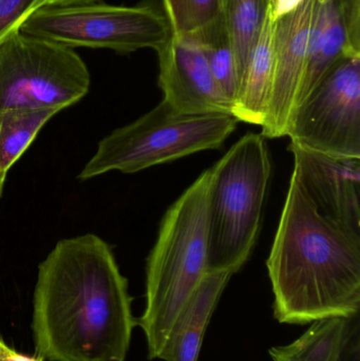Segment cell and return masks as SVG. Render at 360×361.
<instances>
[{"mask_svg":"<svg viewBox=\"0 0 360 361\" xmlns=\"http://www.w3.org/2000/svg\"><path fill=\"white\" fill-rule=\"evenodd\" d=\"M0 361H44L37 355H25L8 347L0 337Z\"/></svg>","mask_w":360,"mask_h":361,"instance_id":"603a6c76","label":"cell"},{"mask_svg":"<svg viewBox=\"0 0 360 361\" xmlns=\"http://www.w3.org/2000/svg\"><path fill=\"white\" fill-rule=\"evenodd\" d=\"M173 33L190 34L219 13V0H162Z\"/></svg>","mask_w":360,"mask_h":361,"instance_id":"d6986e66","label":"cell"},{"mask_svg":"<svg viewBox=\"0 0 360 361\" xmlns=\"http://www.w3.org/2000/svg\"><path fill=\"white\" fill-rule=\"evenodd\" d=\"M232 277V273L216 271L203 278L178 326L173 361L199 360L207 326Z\"/></svg>","mask_w":360,"mask_h":361,"instance_id":"9a60e30c","label":"cell"},{"mask_svg":"<svg viewBox=\"0 0 360 361\" xmlns=\"http://www.w3.org/2000/svg\"><path fill=\"white\" fill-rule=\"evenodd\" d=\"M232 114H186L162 101L139 120L104 137L78 180L109 171L135 173L196 152L218 149L236 129Z\"/></svg>","mask_w":360,"mask_h":361,"instance_id":"5b68a950","label":"cell"},{"mask_svg":"<svg viewBox=\"0 0 360 361\" xmlns=\"http://www.w3.org/2000/svg\"><path fill=\"white\" fill-rule=\"evenodd\" d=\"M6 175L0 171V197H1L2 191H4V180H6Z\"/></svg>","mask_w":360,"mask_h":361,"instance_id":"d4e9b609","label":"cell"},{"mask_svg":"<svg viewBox=\"0 0 360 361\" xmlns=\"http://www.w3.org/2000/svg\"><path fill=\"white\" fill-rule=\"evenodd\" d=\"M61 110L54 108L12 110L0 116V171L8 173L40 129Z\"/></svg>","mask_w":360,"mask_h":361,"instance_id":"ac0fdd59","label":"cell"},{"mask_svg":"<svg viewBox=\"0 0 360 361\" xmlns=\"http://www.w3.org/2000/svg\"><path fill=\"white\" fill-rule=\"evenodd\" d=\"M90 74L72 48L23 33L0 40V116L12 110H63L88 93Z\"/></svg>","mask_w":360,"mask_h":361,"instance_id":"8992f818","label":"cell"},{"mask_svg":"<svg viewBox=\"0 0 360 361\" xmlns=\"http://www.w3.org/2000/svg\"><path fill=\"white\" fill-rule=\"evenodd\" d=\"M293 177L317 212L360 235V159L336 158L290 144Z\"/></svg>","mask_w":360,"mask_h":361,"instance_id":"8fae6325","label":"cell"},{"mask_svg":"<svg viewBox=\"0 0 360 361\" xmlns=\"http://www.w3.org/2000/svg\"><path fill=\"white\" fill-rule=\"evenodd\" d=\"M19 30L69 48H103L118 53L147 48L160 50L173 33L164 8L151 1L135 6L103 2L42 6L21 23Z\"/></svg>","mask_w":360,"mask_h":361,"instance_id":"52a82bcc","label":"cell"},{"mask_svg":"<svg viewBox=\"0 0 360 361\" xmlns=\"http://www.w3.org/2000/svg\"><path fill=\"white\" fill-rule=\"evenodd\" d=\"M351 46L360 52V0H340Z\"/></svg>","mask_w":360,"mask_h":361,"instance_id":"44dd1931","label":"cell"},{"mask_svg":"<svg viewBox=\"0 0 360 361\" xmlns=\"http://www.w3.org/2000/svg\"><path fill=\"white\" fill-rule=\"evenodd\" d=\"M42 6L44 0H0V40Z\"/></svg>","mask_w":360,"mask_h":361,"instance_id":"ffe728a7","label":"cell"},{"mask_svg":"<svg viewBox=\"0 0 360 361\" xmlns=\"http://www.w3.org/2000/svg\"><path fill=\"white\" fill-rule=\"evenodd\" d=\"M321 0H304L293 12L275 21L274 72L262 137L287 135L306 67L309 42Z\"/></svg>","mask_w":360,"mask_h":361,"instance_id":"9c48e42d","label":"cell"},{"mask_svg":"<svg viewBox=\"0 0 360 361\" xmlns=\"http://www.w3.org/2000/svg\"><path fill=\"white\" fill-rule=\"evenodd\" d=\"M287 135L304 149L360 159V54L340 59L296 106Z\"/></svg>","mask_w":360,"mask_h":361,"instance_id":"ba28073f","label":"cell"},{"mask_svg":"<svg viewBox=\"0 0 360 361\" xmlns=\"http://www.w3.org/2000/svg\"><path fill=\"white\" fill-rule=\"evenodd\" d=\"M351 54L360 52L352 48L349 40L342 1L321 0L295 107L310 95L340 59Z\"/></svg>","mask_w":360,"mask_h":361,"instance_id":"4fadbf2b","label":"cell"},{"mask_svg":"<svg viewBox=\"0 0 360 361\" xmlns=\"http://www.w3.org/2000/svg\"><path fill=\"white\" fill-rule=\"evenodd\" d=\"M95 2H101V0H44L42 6H74L95 4Z\"/></svg>","mask_w":360,"mask_h":361,"instance_id":"cb8c5ba5","label":"cell"},{"mask_svg":"<svg viewBox=\"0 0 360 361\" xmlns=\"http://www.w3.org/2000/svg\"><path fill=\"white\" fill-rule=\"evenodd\" d=\"M192 34L202 49L218 87L232 104L234 109L240 89V80L232 42L220 13Z\"/></svg>","mask_w":360,"mask_h":361,"instance_id":"e0dca14e","label":"cell"},{"mask_svg":"<svg viewBox=\"0 0 360 361\" xmlns=\"http://www.w3.org/2000/svg\"><path fill=\"white\" fill-rule=\"evenodd\" d=\"M209 169L167 210L146 269V305L137 319L148 360L173 361L175 334L192 295L207 274Z\"/></svg>","mask_w":360,"mask_h":361,"instance_id":"3957f363","label":"cell"},{"mask_svg":"<svg viewBox=\"0 0 360 361\" xmlns=\"http://www.w3.org/2000/svg\"><path fill=\"white\" fill-rule=\"evenodd\" d=\"M302 2L304 0H270L268 15L275 23L281 17L293 12Z\"/></svg>","mask_w":360,"mask_h":361,"instance_id":"7402d4cb","label":"cell"},{"mask_svg":"<svg viewBox=\"0 0 360 361\" xmlns=\"http://www.w3.org/2000/svg\"><path fill=\"white\" fill-rule=\"evenodd\" d=\"M271 177L266 140L247 133L209 169L207 273L236 274L257 241Z\"/></svg>","mask_w":360,"mask_h":361,"instance_id":"277c9868","label":"cell"},{"mask_svg":"<svg viewBox=\"0 0 360 361\" xmlns=\"http://www.w3.org/2000/svg\"><path fill=\"white\" fill-rule=\"evenodd\" d=\"M268 4L270 0H219V13L232 42L240 85L268 16Z\"/></svg>","mask_w":360,"mask_h":361,"instance_id":"2e32d148","label":"cell"},{"mask_svg":"<svg viewBox=\"0 0 360 361\" xmlns=\"http://www.w3.org/2000/svg\"><path fill=\"white\" fill-rule=\"evenodd\" d=\"M156 53L163 101L173 109L186 114H232V104L218 87L194 34L173 33Z\"/></svg>","mask_w":360,"mask_h":361,"instance_id":"30bf717a","label":"cell"},{"mask_svg":"<svg viewBox=\"0 0 360 361\" xmlns=\"http://www.w3.org/2000/svg\"><path fill=\"white\" fill-rule=\"evenodd\" d=\"M279 324L360 312V235L317 212L295 177L268 263Z\"/></svg>","mask_w":360,"mask_h":361,"instance_id":"7a4b0ae2","label":"cell"},{"mask_svg":"<svg viewBox=\"0 0 360 361\" xmlns=\"http://www.w3.org/2000/svg\"><path fill=\"white\" fill-rule=\"evenodd\" d=\"M275 23L266 16L257 42L249 57L239 89L232 116L238 122L263 124L272 90L274 72Z\"/></svg>","mask_w":360,"mask_h":361,"instance_id":"5bb4252c","label":"cell"},{"mask_svg":"<svg viewBox=\"0 0 360 361\" xmlns=\"http://www.w3.org/2000/svg\"><path fill=\"white\" fill-rule=\"evenodd\" d=\"M111 247L93 233L63 239L38 267L34 345L44 361H126L137 320Z\"/></svg>","mask_w":360,"mask_h":361,"instance_id":"6da1fadb","label":"cell"},{"mask_svg":"<svg viewBox=\"0 0 360 361\" xmlns=\"http://www.w3.org/2000/svg\"><path fill=\"white\" fill-rule=\"evenodd\" d=\"M272 361H360V316L316 320L293 343L268 350Z\"/></svg>","mask_w":360,"mask_h":361,"instance_id":"7c38bea8","label":"cell"}]
</instances>
